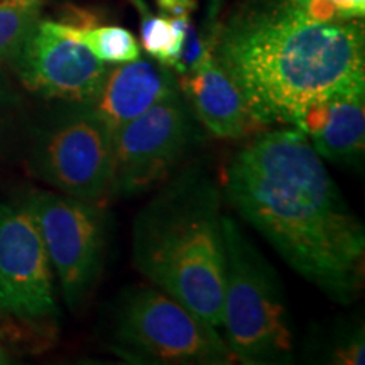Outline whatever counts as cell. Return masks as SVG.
<instances>
[{
    "instance_id": "cell-1",
    "label": "cell",
    "mask_w": 365,
    "mask_h": 365,
    "mask_svg": "<svg viewBox=\"0 0 365 365\" xmlns=\"http://www.w3.org/2000/svg\"><path fill=\"white\" fill-rule=\"evenodd\" d=\"M223 190L303 279L340 304L357 298L364 225L303 132L279 129L254 139L228 164Z\"/></svg>"
},
{
    "instance_id": "cell-2",
    "label": "cell",
    "mask_w": 365,
    "mask_h": 365,
    "mask_svg": "<svg viewBox=\"0 0 365 365\" xmlns=\"http://www.w3.org/2000/svg\"><path fill=\"white\" fill-rule=\"evenodd\" d=\"M212 46L257 125L296 127L314 98L365 83L362 19L318 21L287 0L242 2Z\"/></svg>"
},
{
    "instance_id": "cell-3",
    "label": "cell",
    "mask_w": 365,
    "mask_h": 365,
    "mask_svg": "<svg viewBox=\"0 0 365 365\" xmlns=\"http://www.w3.org/2000/svg\"><path fill=\"white\" fill-rule=\"evenodd\" d=\"M222 191L191 166L164 185L132 223V261L150 284L222 331L225 242Z\"/></svg>"
},
{
    "instance_id": "cell-4",
    "label": "cell",
    "mask_w": 365,
    "mask_h": 365,
    "mask_svg": "<svg viewBox=\"0 0 365 365\" xmlns=\"http://www.w3.org/2000/svg\"><path fill=\"white\" fill-rule=\"evenodd\" d=\"M223 242L222 335L227 346L244 365L289 364L294 336L279 274L230 215H223Z\"/></svg>"
},
{
    "instance_id": "cell-5",
    "label": "cell",
    "mask_w": 365,
    "mask_h": 365,
    "mask_svg": "<svg viewBox=\"0 0 365 365\" xmlns=\"http://www.w3.org/2000/svg\"><path fill=\"white\" fill-rule=\"evenodd\" d=\"M112 354L139 365H228L235 357L222 331L153 284L127 287L107 325Z\"/></svg>"
},
{
    "instance_id": "cell-6",
    "label": "cell",
    "mask_w": 365,
    "mask_h": 365,
    "mask_svg": "<svg viewBox=\"0 0 365 365\" xmlns=\"http://www.w3.org/2000/svg\"><path fill=\"white\" fill-rule=\"evenodd\" d=\"M58 318L56 277L38 227L19 203L0 202V341L34 350L54 335Z\"/></svg>"
},
{
    "instance_id": "cell-7",
    "label": "cell",
    "mask_w": 365,
    "mask_h": 365,
    "mask_svg": "<svg viewBox=\"0 0 365 365\" xmlns=\"http://www.w3.org/2000/svg\"><path fill=\"white\" fill-rule=\"evenodd\" d=\"M113 134L93 103L63 102L36 130L29 168L54 191L86 202L110 198Z\"/></svg>"
},
{
    "instance_id": "cell-8",
    "label": "cell",
    "mask_w": 365,
    "mask_h": 365,
    "mask_svg": "<svg viewBox=\"0 0 365 365\" xmlns=\"http://www.w3.org/2000/svg\"><path fill=\"white\" fill-rule=\"evenodd\" d=\"M19 205L38 227L66 307L76 312L102 272L110 232L107 210L51 190H29Z\"/></svg>"
},
{
    "instance_id": "cell-9",
    "label": "cell",
    "mask_w": 365,
    "mask_h": 365,
    "mask_svg": "<svg viewBox=\"0 0 365 365\" xmlns=\"http://www.w3.org/2000/svg\"><path fill=\"white\" fill-rule=\"evenodd\" d=\"M196 137V118L181 91L159 100L113 134L110 198L153 190L190 153Z\"/></svg>"
},
{
    "instance_id": "cell-10",
    "label": "cell",
    "mask_w": 365,
    "mask_h": 365,
    "mask_svg": "<svg viewBox=\"0 0 365 365\" xmlns=\"http://www.w3.org/2000/svg\"><path fill=\"white\" fill-rule=\"evenodd\" d=\"M22 85L43 98L91 103L108 65L68 36L56 21H38L12 56Z\"/></svg>"
},
{
    "instance_id": "cell-11",
    "label": "cell",
    "mask_w": 365,
    "mask_h": 365,
    "mask_svg": "<svg viewBox=\"0 0 365 365\" xmlns=\"http://www.w3.org/2000/svg\"><path fill=\"white\" fill-rule=\"evenodd\" d=\"M178 86L196 122L215 137L242 139L257 125L239 88L218 65L212 43L202 58L180 75Z\"/></svg>"
},
{
    "instance_id": "cell-12",
    "label": "cell",
    "mask_w": 365,
    "mask_h": 365,
    "mask_svg": "<svg viewBox=\"0 0 365 365\" xmlns=\"http://www.w3.org/2000/svg\"><path fill=\"white\" fill-rule=\"evenodd\" d=\"M180 90L178 75L156 59L120 63L108 68L93 103L95 110L115 134L130 120L143 115L159 100Z\"/></svg>"
},
{
    "instance_id": "cell-13",
    "label": "cell",
    "mask_w": 365,
    "mask_h": 365,
    "mask_svg": "<svg viewBox=\"0 0 365 365\" xmlns=\"http://www.w3.org/2000/svg\"><path fill=\"white\" fill-rule=\"evenodd\" d=\"M322 159L355 164L365 148V83L339 90L327 97L322 125L307 135Z\"/></svg>"
},
{
    "instance_id": "cell-14",
    "label": "cell",
    "mask_w": 365,
    "mask_h": 365,
    "mask_svg": "<svg viewBox=\"0 0 365 365\" xmlns=\"http://www.w3.org/2000/svg\"><path fill=\"white\" fill-rule=\"evenodd\" d=\"M59 26L70 38L85 44L93 53V56L105 65H120L140 58V46L134 34L125 27L100 24L85 29H73L61 22Z\"/></svg>"
},
{
    "instance_id": "cell-15",
    "label": "cell",
    "mask_w": 365,
    "mask_h": 365,
    "mask_svg": "<svg viewBox=\"0 0 365 365\" xmlns=\"http://www.w3.org/2000/svg\"><path fill=\"white\" fill-rule=\"evenodd\" d=\"M44 0H0V61L12 59L39 21Z\"/></svg>"
},
{
    "instance_id": "cell-16",
    "label": "cell",
    "mask_w": 365,
    "mask_h": 365,
    "mask_svg": "<svg viewBox=\"0 0 365 365\" xmlns=\"http://www.w3.org/2000/svg\"><path fill=\"white\" fill-rule=\"evenodd\" d=\"M318 21L364 19L365 0H287Z\"/></svg>"
},
{
    "instance_id": "cell-17",
    "label": "cell",
    "mask_w": 365,
    "mask_h": 365,
    "mask_svg": "<svg viewBox=\"0 0 365 365\" xmlns=\"http://www.w3.org/2000/svg\"><path fill=\"white\" fill-rule=\"evenodd\" d=\"M364 331L362 328L345 330L330 344L328 362L340 365H362L364 360Z\"/></svg>"
},
{
    "instance_id": "cell-18",
    "label": "cell",
    "mask_w": 365,
    "mask_h": 365,
    "mask_svg": "<svg viewBox=\"0 0 365 365\" xmlns=\"http://www.w3.org/2000/svg\"><path fill=\"white\" fill-rule=\"evenodd\" d=\"M159 11L166 17H188L196 11V0H154Z\"/></svg>"
},
{
    "instance_id": "cell-19",
    "label": "cell",
    "mask_w": 365,
    "mask_h": 365,
    "mask_svg": "<svg viewBox=\"0 0 365 365\" xmlns=\"http://www.w3.org/2000/svg\"><path fill=\"white\" fill-rule=\"evenodd\" d=\"M9 362H11V355H9L7 349H6V346H4L2 341H0V365L9 364Z\"/></svg>"
}]
</instances>
